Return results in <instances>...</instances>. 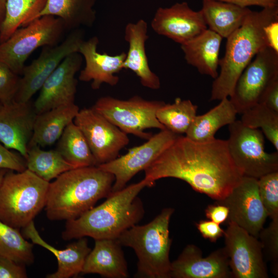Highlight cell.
I'll use <instances>...</instances> for the list:
<instances>
[{"instance_id":"obj_1","label":"cell","mask_w":278,"mask_h":278,"mask_svg":"<svg viewBox=\"0 0 278 278\" xmlns=\"http://www.w3.org/2000/svg\"><path fill=\"white\" fill-rule=\"evenodd\" d=\"M144 171V178L153 185L162 178H177L216 201L227 196L243 176L231 157L227 140L198 142L181 135Z\"/></svg>"},{"instance_id":"obj_2","label":"cell","mask_w":278,"mask_h":278,"mask_svg":"<svg viewBox=\"0 0 278 278\" xmlns=\"http://www.w3.org/2000/svg\"><path fill=\"white\" fill-rule=\"evenodd\" d=\"M153 186L147 180L111 192L102 203L79 217L66 221L62 237L65 240L91 237L96 239H117L143 217L144 209L137 197L145 187Z\"/></svg>"},{"instance_id":"obj_3","label":"cell","mask_w":278,"mask_h":278,"mask_svg":"<svg viewBox=\"0 0 278 278\" xmlns=\"http://www.w3.org/2000/svg\"><path fill=\"white\" fill-rule=\"evenodd\" d=\"M114 176L97 166L66 171L49 182L45 210L50 220L75 219L112 192Z\"/></svg>"},{"instance_id":"obj_4","label":"cell","mask_w":278,"mask_h":278,"mask_svg":"<svg viewBox=\"0 0 278 278\" xmlns=\"http://www.w3.org/2000/svg\"><path fill=\"white\" fill-rule=\"evenodd\" d=\"M278 20V7L251 11L241 26L227 38L220 71L212 86L210 100L230 97L242 71L255 55L268 46L264 28Z\"/></svg>"},{"instance_id":"obj_5","label":"cell","mask_w":278,"mask_h":278,"mask_svg":"<svg viewBox=\"0 0 278 278\" xmlns=\"http://www.w3.org/2000/svg\"><path fill=\"white\" fill-rule=\"evenodd\" d=\"M175 210L163 209L149 223L135 224L117 238L121 246L132 248L137 257L136 276L144 278H170L169 252L172 239L169 225Z\"/></svg>"},{"instance_id":"obj_6","label":"cell","mask_w":278,"mask_h":278,"mask_svg":"<svg viewBox=\"0 0 278 278\" xmlns=\"http://www.w3.org/2000/svg\"><path fill=\"white\" fill-rule=\"evenodd\" d=\"M49 182L26 169L8 170L0 184V220L19 229L45 207Z\"/></svg>"},{"instance_id":"obj_7","label":"cell","mask_w":278,"mask_h":278,"mask_svg":"<svg viewBox=\"0 0 278 278\" xmlns=\"http://www.w3.org/2000/svg\"><path fill=\"white\" fill-rule=\"evenodd\" d=\"M63 21L53 15H44L18 29L0 43V61L22 75L25 62L36 49L60 43L65 31Z\"/></svg>"},{"instance_id":"obj_8","label":"cell","mask_w":278,"mask_h":278,"mask_svg":"<svg viewBox=\"0 0 278 278\" xmlns=\"http://www.w3.org/2000/svg\"><path fill=\"white\" fill-rule=\"evenodd\" d=\"M229 151L243 176L258 179L278 171V152L265 151L264 135L261 130L248 127L236 120L229 125Z\"/></svg>"},{"instance_id":"obj_9","label":"cell","mask_w":278,"mask_h":278,"mask_svg":"<svg viewBox=\"0 0 278 278\" xmlns=\"http://www.w3.org/2000/svg\"><path fill=\"white\" fill-rule=\"evenodd\" d=\"M164 103L138 96L128 100L105 96L99 98L92 108L126 134L148 140L152 134L145 132L146 129H166L156 116L157 110Z\"/></svg>"},{"instance_id":"obj_10","label":"cell","mask_w":278,"mask_h":278,"mask_svg":"<svg viewBox=\"0 0 278 278\" xmlns=\"http://www.w3.org/2000/svg\"><path fill=\"white\" fill-rule=\"evenodd\" d=\"M278 79V53L269 46L259 51L238 78L230 100L237 113L258 103L269 86Z\"/></svg>"},{"instance_id":"obj_11","label":"cell","mask_w":278,"mask_h":278,"mask_svg":"<svg viewBox=\"0 0 278 278\" xmlns=\"http://www.w3.org/2000/svg\"><path fill=\"white\" fill-rule=\"evenodd\" d=\"M83 41L82 31L77 29L72 30L60 43L43 47L39 56L24 66L13 101H29L63 59L72 53L78 52Z\"/></svg>"},{"instance_id":"obj_12","label":"cell","mask_w":278,"mask_h":278,"mask_svg":"<svg viewBox=\"0 0 278 278\" xmlns=\"http://www.w3.org/2000/svg\"><path fill=\"white\" fill-rule=\"evenodd\" d=\"M73 121L84 136L97 166L117 158L129 142L127 134L92 107L79 110Z\"/></svg>"},{"instance_id":"obj_13","label":"cell","mask_w":278,"mask_h":278,"mask_svg":"<svg viewBox=\"0 0 278 278\" xmlns=\"http://www.w3.org/2000/svg\"><path fill=\"white\" fill-rule=\"evenodd\" d=\"M223 236L232 277H268L258 238L231 222H228Z\"/></svg>"},{"instance_id":"obj_14","label":"cell","mask_w":278,"mask_h":278,"mask_svg":"<svg viewBox=\"0 0 278 278\" xmlns=\"http://www.w3.org/2000/svg\"><path fill=\"white\" fill-rule=\"evenodd\" d=\"M179 135L166 129L161 130L143 144L130 148L125 154L98 165L114 176L111 192L124 188L134 175L145 170Z\"/></svg>"},{"instance_id":"obj_15","label":"cell","mask_w":278,"mask_h":278,"mask_svg":"<svg viewBox=\"0 0 278 278\" xmlns=\"http://www.w3.org/2000/svg\"><path fill=\"white\" fill-rule=\"evenodd\" d=\"M257 180L242 176L227 196L216 201L228 207V223H235L256 238L268 217L259 194Z\"/></svg>"},{"instance_id":"obj_16","label":"cell","mask_w":278,"mask_h":278,"mask_svg":"<svg viewBox=\"0 0 278 278\" xmlns=\"http://www.w3.org/2000/svg\"><path fill=\"white\" fill-rule=\"evenodd\" d=\"M82 63L79 53L68 55L45 80L33 104L37 114L74 103L77 81L75 77Z\"/></svg>"},{"instance_id":"obj_17","label":"cell","mask_w":278,"mask_h":278,"mask_svg":"<svg viewBox=\"0 0 278 278\" xmlns=\"http://www.w3.org/2000/svg\"><path fill=\"white\" fill-rule=\"evenodd\" d=\"M155 32L183 44L207 29L201 10L191 9L187 3H177L159 8L151 22Z\"/></svg>"},{"instance_id":"obj_18","label":"cell","mask_w":278,"mask_h":278,"mask_svg":"<svg viewBox=\"0 0 278 278\" xmlns=\"http://www.w3.org/2000/svg\"><path fill=\"white\" fill-rule=\"evenodd\" d=\"M170 277H232L224 248L218 249L203 257L199 247L193 244L187 245L178 257L171 262Z\"/></svg>"},{"instance_id":"obj_19","label":"cell","mask_w":278,"mask_h":278,"mask_svg":"<svg viewBox=\"0 0 278 278\" xmlns=\"http://www.w3.org/2000/svg\"><path fill=\"white\" fill-rule=\"evenodd\" d=\"M37 115L30 101L3 105L0 110V142L25 159Z\"/></svg>"},{"instance_id":"obj_20","label":"cell","mask_w":278,"mask_h":278,"mask_svg":"<svg viewBox=\"0 0 278 278\" xmlns=\"http://www.w3.org/2000/svg\"><path fill=\"white\" fill-rule=\"evenodd\" d=\"M98 43L96 36L83 40L78 52L85 60V66L80 71L79 79L84 82L92 81L93 90L99 89L103 83L111 86L118 83L119 77L116 74L123 69L126 56L125 52L113 56L100 53L97 51Z\"/></svg>"},{"instance_id":"obj_21","label":"cell","mask_w":278,"mask_h":278,"mask_svg":"<svg viewBox=\"0 0 278 278\" xmlns=\"http://www.w3.org/2000/svg\"><path fill=\"white\" fill-rule=\"evenodd\" d=\"M148 39V25L141 19L129 23L125 28V40L129 49L123 63V69L130 70L139 78L142 85L152 90L160 88L159 77L150 69L146 54L145 43Z\"/></svg>"},{"instance_id":"obj_22","label":"cell","mask_w":278,"mask_h":278,"mask_svg":"<svg viewBox=\"0 0 278 278\" xmlns=\"http://www.w3.org/2000/svg\"><path fill=\"white\" fill-rule=\"evenodd\" d=\"M23 236L33 244L49 250L56 257L57 270L46 275L47 278H70L81 273L85 258L91 250L86 238L81 237L69 244L65 249L59 250L46 242L40 235L33 221L23 228Z\"/></svg>"},{"instance_id":"obj_23","label":"cell","mask_w":278,"mask_h":278,"mask_svg":"<svg viewBox=\"0 0 278 278\" xmlns=\"http://www.w3.org/2000/svg\"><path fill=\"white\" fill-rule=\"evenodd\" d=\"M83 274L96 273L107 278L129 276L127 262L117 239L95 240V246L88 254Z\"/></svg>"},{"instance_id":"obj_24","label":"cell","mask_w":278,"mask_h":278,"mask_svg":"<svg viewBox=\"0 0 278 278\" xmlns=\"http://www.w3.org/2000/svg\"><path fill=\"white\" fill-rule=\"evenodd\" d=\"M222 40L220 35L206 29L196 37L181 44L186 62L195 67L200 74L216 78Z\"/></svg>"},{"instance_id":"obj_25","label":"cell","mask_w":278,"mask_h":278,"mask_svg":"<svg viewBox=\"0 0 278 278\" xmlns=\"http://www.w3.org/2000/svg\"><path fill=\"white\" fill-rule=\"evenodd\" d=\"M79 111L75 103L60 106L37 115L28 148L49 146L58 141Z\"/></svg>"},{"instance_id":"obj_26","label":"cell","mask_w":278,"mask_h":278,"mask_svg":"<svg viewBox=\"0 0 278 278\" xmlns=\"http://www.w3.org/2000/svg\"><path fill=\"white\" fill-rule=\"evenodd\" d=\"M200 10L208 29L222 38L239 28L251 11L247 7L220 0H203Z\"/></svg>"},{"instance_id":"obj_27","label":"cell","mask_w":278,"mask_h":278,"mask_svg":"<svg viewBox=\"0 0 278 278\" xmlns=\"http://www.w3.org/2000/svg\"><path fill=\"white\" fill-rule=\"evenodd\" d=\"M237 112L228 98L220 100V103L201 115H196L185 136L198 142L214 140L217 131L224 126L236 120Z\"/></svg>"},{"instance_id":"obj_28","label":"cell","mask_w":278,"mask_h":278,"mask_svg":"<svg viewBox=\"0 0 278 278\" xmlns=\"http://www.w3.org/2000/svg\"><path fill=\"white\" fill-rule=\"evenodd\" d=\"M96 0H46L39 18L53 15L62 20L66 30L92 27L96 20Z\"/></svg>"},{"instance_id":"obj_29","label":"cell","mask_w":278,"mask_h":278,"mask_svg":"<svg viewBox=\"0 0 278 278\" xmlns=\"http://www.w3.org/2000/svg\"><path fill=\"white\" fill-rule=\"evenodd\" d=\"M58 140L57 150L75 168L97 166L84 136L74 121L66 126Z\"/></svg>"},{"instance_id":"obj_30","label":"cell","mask_w":278,"mask_h":278,"mask_svg":"<svg viewBox=\"0 0 278 278\" xmlns=\"http://www.w3.org/2000/svg\"><path fill=\"white\" fill-rule=\"evenodd\" d=\"M46 0H7L5 19L0 28V43L18 29L39 18Z\"/></svg>"},{"instance_id":"obj_31","label":"cell","mask_w":278,"mask_h":278,"mask_svg":"<svg viewBox=\"0 0 278 278\" xmlns=\"http://www.w3.org/2000/svg\"><path fill=\"white\" fill-rule=\"evenodd\" d=\"M26 168L50 182L63 172L75 168L56 150H44L38 146L28 148Z\"/></svg>"},{"instance_id":"obj_32","label":"cell","mask_w":278,"mask_h":278,"mask_svg":"<svg viewBox=\"0 0 278 278\" xmlns=\"http://www.w3.org/2000/svg\"><path fill=\"white\" fill-rule=\"evenodd\" d=\"M198 107L190 100L176 98L173 103H164L157 110L158 120L166 129L177 134L186 133L197 115Z\"/></svg>"},{"instance_id":"obj_33","label":"cell","mask_w":278,"mask_h":278,"mask_svg":"<svg viewBox=\"0 0 278 278\" xmlns=\"http://www.w3.org/2000/svg\"><path fill=\"white\" fill-rule=\"evenodd\" d=\"M33 244L25 239L19 229L0 220V256L17 263L30 265L34 262Z\"/></svg>"},{"instance_id":"obj_34","label":"cell","mask_w":278,"mask_h":278,"mask_svg":"<svg viewBox=\"0 0 278 278\" xmlns=\"http://www.w3.org/2000/svg\"><path fill=\"white\" fill-rule=\"evenodd\" d=\"M240 121L248 127L261 128L264 135L278 151V112L258 103L241 114Z\"/></svg>"},{"instance_id":"obj_35","label":"cell","mask_w":278,"mask_h":278,"mask_svg":"<svg viewBox=\"0 0 278 278\" xmlns=\"http://www.w3.org/2000/svg\"><path fill=\"white\" fill-rule=\"evenodd\" d=\"M260 198L267 216L278 218V171L266 174L258 180Z\"/></svg>"},{"instance_id":"obj_36","label":"cell","mask_w":278,"mask_h":278,"mask_svg":"<svg viewBox=\"0 0 278 278\" xmlns=\"http://www.w3.org/2000/svg\"><path fill=\"white\" fill-rule=\"evenodd\" d=\"M269 226L262 229L258 235L263 253L271 262L273 274L278 275V218L271 219Z\"/></svg>"},{"instance_id":"obj_37","label":"cell","mask_w":278,"mask_h":278,"mask_svg":"<svg viewBox=\"0 0 278 278\" xmlns=\"http://www.w3.org/2000/svg\"><path fill=\"white\" fill-rule=\"evenodd\" d=\"M20 77L0 61V101L3 105L13 101Z\"/></svg>"},{"instance_id":"obj_38","label":"cell","mask_w":278,"mask_h":278,"mask_svg":"<svg viewBox=\"0 0 278 278\" xmlns=\"http://www.w3.org/2000/svg\"><path fill=\"white\" fill-rule=\"evenodd\" d=\"M0 169L23 171L27 169L26 160L20 153L11 151L0 142Z\"/></svg>"},{"instance_id":"obj_39","label":"cell","mask_w":278,"mask_h":278,"mask_svg":"<svg viewBox=\"0 0 278 278\" xmlns=\"http://www.w3.org/2000/svg\"><path fill=\"white\" fill-rule=\"evenodd\" d=\"M25 265L0 256V278H26Z\"/></svg>"},{"instance_id":"obj_40","label":"cell","mask_w":278,"mask_h":278,"mask_svg":"<svg viewBox=\"0 0 278 278\" xmlns=\"http://www.w3.org/2000/svg\"><path fill=\"white\" fill-rule=\"evenodd\" d=\"M196 226L202 236L212 242H215L224 233L220 224L210 220H200Z\"/></svg>"},{"instance_id":"obj_41","label":"cell","mask_w":278,"mask_h":278,"mask_svg":"<svg viewBox=\"0 0 278 278\" xmlns=\"http://www.w3.org/2000/svg\"><path fill=\"white\" fill-rule=\"evenodd\" d=\"M229 213V210L227 206L216 202L208 205L205 210L206 217L219 224L227 221Z\"/></svg>"},{"instance_id":"obj_42","label":"cell","mask_w":278,"mask_h":278,"mask_svg":"<svg viewBox=\"0 0 278 278\" xmlns=\"http://www.w3.org/2000/svg\"><path fill=\"white\" fill-rule=\"evenodd\" d=\"M258 103L278 112V79L266 90Z\"/></svg>"},{"instance_id":"obj_43","label":"cell","mask_w":278,"mask_h":278,"mask_svg":"<svg viewBox=\"0 0 278 278\" xmlns=\"http://www.w3.org/2000/svg\"><path fill=\"white\" fill-rule=\"evenodd\" d=\"M264 31L268 46L278 53V20L267 25Z\"/></svg>"},{"instance_id":"obj_44","label":"cell","mask_w":278,"mask_h":278,"mask_svg":"<svg viewBox=\"0 0 278 278\" xmlns=\"http://www.w3.org/2000/svg\"><path fill=\"white\" fill-rule=\"evenodd\" d=\"M239 6L247 7L250 6H258L263 8L278 7V0H220Z\"/></svg>"},{"instance_id":"obj_45","label":"cell","mask_w":278,"mask_h":278,"mask_svg":"<svg viewBox=\"0 0 278 278\" xmlns=\"http://www.w3.org/2000/svg\"><path fill=\"white\" fill-rule=\"evenodd\" d=\"M7 0H0V28L5 19Z\"/></svg>"},{"instance_id":"obj_46","label":"cell","mask_w":278,"mask_h":278,"mask_svg":"<svg viewBox=\"0 0 278 278\" xmlns=\"http://www.w3.org/2000/svg\"><path fill=\"white\" fill-rule=\"evenodd\" d=\"M8 170L6 169H0V184L3 179V178Z\"/></svg>"},{"instance_id":"obj_47","label":"cell","mask_w":278,"mask_h":278,"mask_svg":"<svg viewBox=\"0 0 278 278\" xmlns=\"http://www.w3.org/2000/svg\"><path fill=\"white\" fill-rule=\"evenodd\" d=\"M3 106V105L2 103V102L0 101V110L2 108Z\"/></svg>"}]
</instances>
